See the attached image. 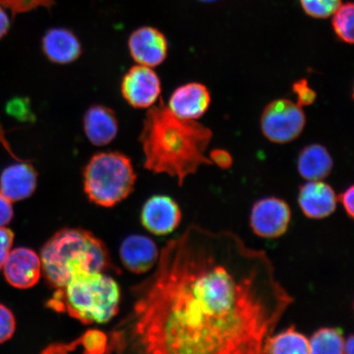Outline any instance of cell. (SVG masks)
Masks as SVG:
<instances>
[{"label":"cell","instance_id":"30bf717a","mask_svg":"<svg viewBox=\"0 0 354 354\" xmlns=\"http://www.w3.org/2000/svg\"><path fill=\"white\" fill-rule=\"evenodd\" d=\"M3 269L8 284L17 289H29L41 278V261L33 250L17 248L10 251Z\"/></svg>","mask_w":354,"mask_h":354},{"label":"cell","instance_id":"2e32d148","mask_svg":"<svg viewBox=\"0 0 354 354\" xmlns=\"http://www.w3.org/2000/svg\"><path fill=\"white\" fill-rule=\"evenodd\" d=\"M44 55L52 63L70 64L82 55V46L79 39L68 29L63 28L48 30L42 39Z\"/></svg>","mask_w":354,"mask_h":354},{"label":"cell","instance_id":"4fadbf2b","mask_svg":"<svg viewBox=\"0 0 354 354\" xmlns=\"http://www.w3.org/2000/svg\"><path fill=\"white\" fill-rule=\"evenodd\" d=\"M298 202L308 218L322 220L334 214L338 198L333 188L324 181H308L299 189Z\"/></svg>","mask_w":354,"mask_h":354},{"label":"cell","instance_id":"ba28073f","mask_svg":"<svg viewBox=\"0 0 354 354\" xmlns=\"http://www.w3.org/2000/svg\"><path fill=\"white\" fill-rule=\"evenodd\" d=\"M291 216L290 207L284 199L261 198L252 207L250 227L256 236L261 238H279L289 228Z\"/></svg>","mask_w":354,"mask_h":354},{"label":"cell","instance_id":"6da1fadb","mask_svg":"<svg viewBox=\"0 0 354 354\" xmlns=\"http://www.w3.org/2000/svg\"><path fill=\"white\" fill-rule=\"evenodd\" d=\"M156 264L133 288L131 313L111 333L108 353H262L294 302L267 252L228 230L190 225Z\"/></svg>","mask_w":354,"mask_h":354},{"label":"cell","instance_id":"ffe728a7","mask_svg":"<svg viewBox=\"0 0 354 354\" xmlns=\"http://www.w3.org/2000/svg\"><path fill=\"white\" fill-rule=\"evenodd\" d=\"M344 337L342 330L322 327L309 339L310 353L343 354Z\"/></svg>","mask_w":354,"mask_h":354},{"label":"cell","instance_id":"44dd1931","mask_svg":"<svg viewBox=\"0 0 354 354\" xmlns=\"http://www.w3.org/2000/svg\"><path fill=\"white\" fill-rule=\"evenodd\" d=\"M108 344L107 335L100 330H88L76 342L68 344H52L44 353H66L73 351L80 345H82L87 353H104L108 351Z\"/></svg>","mask_w":354,"mask_h":354},{"label":"cell","instance_id":"f1b7e54d","mask_svg":"<svg viewBox=\"0 0 354 354\" xmlns=\"http://www.w3.org/2000/svg\"><path fill=\"white\" fill-rule=\"evenodd\" d=\"M13 214L12 202L0 193V227L10 224Z\"/></svg>","mask_w":354,"mask_h":354},{"label":"cell","instance_id":"e0dca14e","mask_svg":"<svg viewBox=\"0 0 354 354\" xmlns=\"http://www.w3.org/2000/svg\"><path fill=\"white\" fill-rule=\"evenodd\" d=\"M121 259L124 266L134 273H145L156 265L159 252L155 243L144 236H131L122 243Z\"/></svg>","mask_w":354,"mask_h":354},{"label":"cell","instance_id":"4dcf8cb0","mask_svg":"<svg viewBox=\"0 0 354 354\" xmlns=\"http://www.w3.org/2000/svg\"><path fill=\"white\" fill-rule=\"evenodd\" d=\"M210 160L212 165H216L223 169H227L232 165L231 154L225 150L215 149L210 153Z\"/></svg>","mask_w":354,"mask_h":354},{"label":"cell","instance_id":"f546056e","mask_svg":"<svg viewBox=\"0 0 354 354\" xmlns=\"http://www.w3.org/2000/svg\"><path fill=\"white\" fill-rule=\"evenodd\" d=\"M338 202L342 203L345 212L349 218L353 219L354 216V187H349L345 192L337 196Z\"/></svg>","mask_w":354,"mask_h":354},{"label":"cell","instance_id":"603a6c76","mask_svg":"<svg viewBox=\"0 0 354 354\" xmlns=\"http://www.w3.org/2000/svg\"><path fill=\"white\" fill-rule=\"evenodd\" d=\"M307 15L317 19H326L334 15L342 4V0H299Z\"/></svg>","mask_w":354,"mask_h":354},{"label":"cell","instance_id":"9a60e30c","mask_svg":"<svg viewBox=\"0 0 354 354\" xmlns=\"http://www.w3.org/2000/svg\"><path fill=\"white\" fill-rule=\"evenodd\" d=\"M83 127L87 139L99 147L112 143L119 131L116 114L104 105H93L87 109Z\"/></svg>","mask_w":354,"mask_h":354},{"label":"cell","instance_id":"484cf974","mask_svg":"<svg viewBox=\"0 0 354 354\" xmlns=\"http://www.w3.org/2000/svg\"><path fill=\"white\" fill-rule=\"evenodd\" d=\"M6 112L19 121L28 122L32 120L33 115L30 109L28 100L15 98L8 102Z\"/></svg>","mask_w":354,"mask_h":354},{"label":"cell","instance_id":"83f0119b","mask_svg":"<svg viewBox=\"0 0 354 354\" xmlns=\"http://www.w3.org/2000/svg\"><path fill=\"white\" fill-rule=\"evenodd\" d=\"M15 240V234L6 227H0V271L10 254Z\"/></svg>","mask_w":354,"mask_h":354},{"label":"cell","instance_id":"9c48e42d","mask_svg":"<svg viewBox=\"0 0 354 354\" xmlns=\"http://www.w3.org/2000/svg\"><path fill=\"white\" fill-rule=\"evenodd\" d=\"M130 55L137 64L155 68L165 61L168 53L167 38L153 26H141L128 39Z\"/></svg>","mask_w":354,"mask_h":354},{"label":"cell","instance_id":"52a82bcc","mask_svg":"<svg viewBox=\"0 0 354 354\" xmlns=\"http://www.w3.org/2000/svg\"><path fill=\"white\" fill-rule=\"evenodd\" d=\"M161 86L160 78L152 68L136 64L124 75L121 93L131 107L149 109L157 104Z\"/></svg>","mask_w":354,"mask_h":354},{"label":"cell","instance_id":"3957f363","mask_svg":"<svg viewBox=\"0 0 354 354\" xmlns=\"http://www.w3.org/2000/svg\"><path fill=\"white\" fill-rule=\"evenodd\" d=\"M41 257L44 276L55 290L78 272L116 270L104 243L82 229L57 232L44 245Z\"/></svg>","mask_w":354,"mask_h":354},{"label":"cell","instance_id":"e575fe53","mask_svg":"<svg viewBox=\"0 0 354 354\" xmlns=\"http://www.w3.org/2000/svg\"><path fill=\"white\" fill-rule=\"evenodd\" d=\"M199 1H202V2H214V1H218V0H199Z\"/></svg>","mask_w":354,"mask_h":354},{"label":"cell","instance_id":"d6986e66","mask_svg":"<svg viewBox=\"0 0 354 354\" xmlns=\"http://www.w3.org/2000/svg\"><path fill=\"white\" fill-rule=\"evenodd\" d=\"M262 353H310L309 339L292 326L266 339Z\"/></svg>","mask_w":354,"mask_h":354},{"label":"cell","instance_id":"1f68e13d","mask_svg":"<svg viewBox=\"0 0 354 354\" xmlns=\"http://www.w3.org/2000/svg\"><path fill=\"white\" fill-rule=\"evenodd\" d=\"M10 28V19L6 8L0 6V39L8 34Z\"/></svg>","mask_w":354,"mask_h":354},{"label":"cell","instance_id":"cb8c5ba5","mask_svg":"<svg viewBox=\"0 0 354 354\" xmlns=\"http://www.w3.org/2000/svg\"><path fill=\"white\" fill-rule=\"evenodd\" d=\"M55 0H0V6L10 10L13 16L26 13L43 7L50 10Z\"/></svg>","mask_w":354,"mask_h":354},{"label":"cell","instance_id":"d6a6232c","mask_svg":"<svg viewBox=\"0 0 354 354\" xmlns=\"http://www.w3.org/2000/svg\"><path fill=\"white\" fill-rule=\"evenodd\" d=\"M0 144L3 145V147L4 149L6 150V151L11 155V156L15 159L17 161L22 160L21 158H19L17 157V155L15 153V152L12 151V149L11 148L10 144L8 143V141L6 136V131H4L3 128L1 125V123H0Z\"/></svg>","mask_w":354,"mask_h":354},{"label":"cell","instance_id":"8992f818","mask_svg":"<svg viewBox=\"0 0 354 354\" xmlns=\"http://www.w3.org/2000/svg\"><path fill=\"white\" fill-rule=\"evenodd\" d=\"M306 124L301 106L295 102L279 99L271 102L261 118L263 134L271 142L290 143L298 138Z\"/></svg>","mask_w":354,"mask_h":354},{"label":"cell","instance_id":"4316f807","mask_svg":"<svg viewBox=\"0 0 354 354\" xmlns=\"http://www.w3.org/2000/svg\"><path fill=\"white\" fill-rule=\"evenodd\" d=\"M295 94L297 95V104L303 106L311 105L316 100V93L308 85L307 81L300 80L293 86Z\"/></svg>","mask_w":354,"mask_h":354},{"label":"cell","instance_id":"8fae6325","mask_svg":"<svg viewBox=\"0 0 354 354\" xmlns=\"http://www.w3.org/2000/svg\"><path fill=\"white\" fill-rule=\"evenodd\" d=\"M181 216L180 207L174 198L156 196L145 203L141 221L150 232L157 236H166L178 227Z\"/></svg>","mask_w":354,"mask_h":354},{"label":"cell","instance_id":"7c38bea8","mask_svg":"<svg viewBox=\"0 0 354 354\" xmlns=\"http://www.w3.org/2000/svg\"><path fill=\"white\" fill-rule=\"evenodd\" d=\"M210 104L207 88L201 83L192 82L176 88L167 106L176 117L196 121L207 112Z\"/></svg>","mask_w":354,"mask_h":354},{"label":"cell","instance_id":"ac0fdd59","mask_svg":"<svg viewBox=\"0 0 354 354\" xmlns=\"http://www.w3.org/2000/svg\"><path fill=\"white\" fill-rule=\"evenodd\" d=\"M333 165L328 150L321 145H308L299 155V174L308 181L324 180L331 174Z\"/></svg>","mask_w":354,"mask_h":354},{"label":"cell","instance_id":"5b68a950","mask_svg":"<svg viewBox=\"0 0 354 354\" xmlns=\"http://www.w3.org/2000/svg\"><path fill=\"white\" fill-rule=\"evenodd\" d=\"M136 175L131 159L120 152L94 155L84 170V187L96 205L113 207L132 192Z\"/></svg>","mask_w":354,"mask_h":354},{"label":"cell","instance_id":"277c9868","mask_svg":"<svg viewBox=\"0 0 354 354\" xmlns=\"http://www.w3.org/2000/svg\"><path fill=\"white\" fill-rule=\"evenodd\" d=\"M120 297V289L113 278L104 272H81L56 289L47 306L66 313L84 324H103L117 315Z\"/></svg>","mask_w":354,"mask_h":354},{"label":"cell","instance_id":"836d02e7","mask_svg":"<svg viewBox=\"0 0 354 354\" xmlns=\"http://www.w3.org/2000/svg\"><path fill=\"white\" fill-rule=\"evenodd\" d=\"M354 351V339L353 335H351L346 339H344L343 345V354H353Z\"/></svg>","mask_w":354,"mask_h":354},{"label":"cell","instance_id":"5bb4252c","mask_svg":"<svg viewBox=\"0 0 354 354\" xmlns=\"http://www.w3.org/2000/svg\"><path fill=\"white\" fill-rule=\"evenodd\" d=\"M37 176L34 167L22 159L4 168L0 174V193L11 202L24 201L32 196Z\"/></svg>","mask_w":354,"mask_h":354},{"label":"cell","instance_id":"7402d4cb","mask_svg":"<svg viewBox=\"0 0 354 354\" xmlns=\"http://www.w3.org/2000/svg\"><path fill=\"white\" fill-rule=\"evenodd\" d=\"M332 28L339 39L347 44H353L354 6L351 2L342 4L334 13Z\"/></svg>","mask_w":354,"mask_h":354},{"label":"cell","instance_id":"d4e9b609","mask_svg":"<svg viewBox=\"0 0 354 354\" xmlns=\"http://www.w3.org/2000/svg\"><path fill=\"white\" fill-rule=\"evenodd\" d=\"M16 329L15 317L11 310L0 304V344L12 337Z\"/></svg>","mask_w":354,"mask_h":354},{"label":"cell","instance_id":"7a4b0ae2","mask_svg":"<svg viewBox=\"0 0 354 354\" xmlns=\"http://www.w3.org/2000/svg\"><path fill=\"white\" fill-rule=\"evenodd\" d=\"M212 137L209 128L176 117L160 101L149 109L140 136L145 167L155 174L174 177L183 185L199 167L212 165L205 155Z\"/></svg>","mask_w":354,"mask_h":354}]
</instances>
